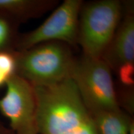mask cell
<instances>
[{"label": "cell", "instance_id": "obj_1", "mask_svg": "<svg viewBox=\"0 0 134 134\" xmlns=\"http://www.w3.org/2000/svg\"><path fill=\"white\" fill-rule=\"evenodd\" d=\"M33 87L38 134H63L91 122L71 78L53 85Z\"/></svg>", "mask_w": 134, "mask_h": 134}, {"label": "cell", "instance_id": "obj_2", "mask_svg": "<svg viewBox=\"0 0 134 134\" xmlns=\"http://www.w3.org/2000/svg\"><path fill=\"white\" fill-rule=\"evenodd\" d=\"M71 47L62 42L50 41L16 51V75L33 86H47L70 78L76 58Z\"/></svg>", "mask_w": 134, "mask_h": 134}, {"label": "cell", "instance_id": "obj_3", "mask_svg": "<svg viewBox=\"0 0 134 134\" xmlns=\"http://www.w3.org/2000/svg\"><path fill=\"white\" fill-rule=\"evenodd\" d=\"M123 1L99 0L83 3L78 20L77 44L83 54L101 58L121 21Z\"/></svg>", "mask_w": 134, "mask_h": 134}, {"label": "cell", "instance_id": "obj_4", "mask_svg": "<svg viewBox=\"0 0 134 134\" xmlns=\"http://www.w3.org/2000/svg\"><path fill=\"white\" fill-rule=\"evenodd\" d=\"M111 72L101 58L83 54L75 60L70 78L76 85L89 113L120 109Z\"/></svg>", "mask_w": 134, "mask_h": 134}, {"label": "cell", "instance_id": "obj_5", "mask_svg": "<svg viewBox=\"0 0 134 134\" xmlns=\"http://www.w3.org/2000/svg\"><path fill=\"white\" fill-rule=\"evenodd\" d=\"M83 1L65 0L36 29L20 33L16 51L26 50L39 43L59 41L70 46L77 45L78 20Z\"/></svg>", "mask_w": 134, "mask_h": 134}, {"label": "cell", "instance_id": "obj_6", "mask_svg": "<svg viewBox=\"0 0 134 134\" xmlns=\"http://www.w3.org/2000/svg\"><path fill=\"white\" fill-rule=\"evenodd\" d=\"M5 86L6 92L0 98V113L9 120V128L14 134H38L32 85L15 75Z\"/></svg>", "mask_w": 134, "mask_h": 134}, {"label": "cell", "instance_id": "obj_7", "mask_svg": "<svg viewBox=\"0 0 134 134\" xmlns=\"http://www.w3.org/2000/svg\"><path fill=\"white\" fill-rule=\"evenodd\" d=\"M121 21L101 58L111 70L116 71L120 65L134 62V3L123 1Z\"/></svg>", "mask_w": 134, "mask_h": 134}, {"label": "cell", "instance_id": "obj_8", "mask_svg": "<svg viewBox=\"0 0 134 134\" xmlns=\"http://www.w3.org/2000/svg\"><path fill=\"white\" fill-rule=\"evenodd\" d=\"M58 4L57 0H0V11L21 24L40 18Z\"/></svg>", "mask_w": 134, "mask_h": 134}, {"label": "cell", "instance_id": "obj_9", "mask_svg": "<svg viewBox=\"0 0 134 134\" xmlns=\"http://www.w3.org/2000/svg\"><path fill=\"white\" fill-rule=\"evenodd\" d=\"M90 115L98 134H128L133 119L121 109L95 112Z\"/></svg>", "mask_w": 134, "mask_h": 134}, {"label": "cell", "instance_id": "obj_10", "mask_svg": "<svg viewBox=\"0 0 134 134\" xmlns=\"http://www.w3.org/2000/svg\"><path fill=\"white\" fill-rule=\"evenodd\" d=\"M20 24L9 15L0 11V52L16 51Z\"/></svg>", "mask_w": 134, "mask_h": 134}, {"label": "cell", "instance_id": "obj_11", "mask_svg": "<svg viewBox=\"0 0 134 134\" xmlns=\"http://www.w3.org/2000/svg\"><path fill=\"white\" fill-rule=\"evenodd\" d=\"M16 73V51L0 52V88Z\"/></svg>", "mask_w": 134, "mask_h": 134}, {"label": "cell", "instance_id": "obj_12", "mask_svg": "<svg viewBox=\"0 0 134 134\" xmlns=\"http://www.w3.org/2000/svg\"><path fill=\"white\" fill-rule=\"evenodd\" d=\"M116 93L117 101L119 107L124 111L133 117L134 95L133 87L122 86Z\"/></svg>", "mask_w": 134, "mask_h": 134}, {"label": "cell", "instance_id": "obj_13", "mask_svg": "<svg viewBox=\"0 0 134 134\" xmlns=\"http://www.w3.org/2000/svg\"><path fill=\"white\" fill-rule=\"evenodd\" d=\"M119 80L122 86L133 87L134 65L133 62L122 64L116 70Z\"/></svg>", "mask_w": 134, "mask_h": 134}, {"label": "cell", "instance_id": "obj_14", "mask_svg": "<svg viewBox=\"0 0 134 134\" xmlns=\"http://www.w3.org/2000/svg\"><path fill=\"white\" fill-rule=\"evenodd\" d=\"M63 134H98L93 124V122L81 125L75 129Z\"/></svg>", "mask_w": 134, "mask_h": 134}, {"label": "cell", "instance_id": "obj_15", "mask_svg": "<svg viewBox=\"0 0 134 134\" xmlns=\"http://www.w3.org/2000/svg\"><path fill=\"white\" fill-rule=\"evenodd\" d=\"M0 134H14L9 127H6L0 120Z\"/></svg>", "mask_w": 134, "mask_h": 134}, {"label": "cell", "instance_id": "obj_16", "mask_svg": "<svg viewBox=\"0 0 134 134\" xmlns=\"http://www.w3.org/2000/svg\"><path fill=\"white\" fill-rule=\"evenodd\" d=\"M128 134H134V120L133 119L130 122L129 127Z\"/></svg>", "mask_w": 134, "mask_h": 134}]
</instances>
